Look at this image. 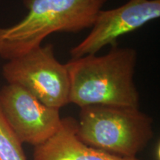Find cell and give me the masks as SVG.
Masks as SVG:
<instances>
[{
	"mask_svg": "<svg viewBox=\"0 0 160 160\" xmlns=\"http://www.w3.org/2000/svg\"><path fill=\"white\" fill-rule=\"evenodd\" d=\"M137 52L131 48L111 47L106 54H91L65 63L70 79L69 104L139 108L134 82Z\"/></svg>",
	"mask_w": 160,
	"mask_h": 160,
	"instance_id": "6da1fadb",
	"label": "cell"
},
{
	"mask_svg": "<svg viewBox=\"0 0 160 160\" xmlns=\"http://www.w3.org/2000/svg\"><path fill=\"white\" fill-rule=\"evenodd\" d=\"M108 0H23L28 13L19 22L0 28V58L11 60L42 45L55 33L91 28Z\"/></svg>",
	"mask_w": 160,
	"mask_h": 160,
	"instance_id": "7a4b0ae2",
	"label": "cell"
},
{
	"mask_svg": "<svg viewBox=\"0 0 160 160\" xmlns=\"http://www.w3.org/2000/svg\"><path fill=\"white\" fill-rule=\"evenodd\" d=\"M153 134V119L139 108L91 105L81 108L77 135L86 145L119 157L133 158Z\"/></svg>",
	"mask_w": 160,
	"mask_h": 160,
	"instance_id": "3957f363",
	"label": "cell"
},
{
	"mask_svg": "<svg viewBox=\"0 0 160 160\" xmlns=\"http://www.w3.org/2000/svg\"><path fill=\"white\" fill-rule=\"evenodd\" d=\"M2 75L8 84L21 86L47 106L60 110L69 104L68 71L55 57L53 44L8 60Z\"/></svg>",
	"mask_w": 160,
	"mask_h": 160,
	"instance_id": "277c9868",
	"label": "cell"
},
{
	"mask_svg": "<svg viewBox=\"0 0 160 160\" xmlns=\"http://www.w3.org/2000/svg\"><path fill=\"white\" fill-rule=\"evenodd\" d=\"M159 17L160 0H128L116 8L102 9L89 34L70 50L71 59L97 54L106 46L117 45L120 37Z\"/></svg>",
	"mask_w": 160,
	"mask_h": 160,
	"instance_id": "5b68a950",
	"label": "cell"
},
{
	"mask_svg": "<svg viewBox=\"0 0 160 160\" xmlns=\"http://www.w3.org/2000/svg\"><path fill=\"white\" fill-rule=\"evenodd\" d=\"M0 108L21 142L33 147L45 142L61 125L59 109L45 105L17 85L2 88Z\"/></svg>",
	"mask_w": 160,
	"mask_h": 160,
	"instance_id": "8992f818",
	"label": "cell"
},
{
	"mask_svg": "<svg viewBox=\"0 0 160 160\" xmlns=\"http://www.w3.org/2000/svg\"><path fill=\"white\" fill-rule=\"evenodd\" d=\"M33 160H139L111 154L84 143L77 135V120L62 118L58 131L33 149Z\"/></svg>",
	"mask_w": 160,
	"mask_h": 160,
	"instance_id": "52a82bcc",
	"label": "cell"
},
{
	"mask_svg": "<svg viewBox=\"0 0 160 160\" xmlns=\"http://www.w3.org/2000/svg\"><path fill=\"white\" fill-rule=\"evenodd\" d=\"M0 160H28L22 143L12 129L0 108Z\"/></svg>",
	"mask_w": 160,
	"mask_h": 160,
	"instance_id": "ba28073f",
	"label": "cell"
}]
</instances>
